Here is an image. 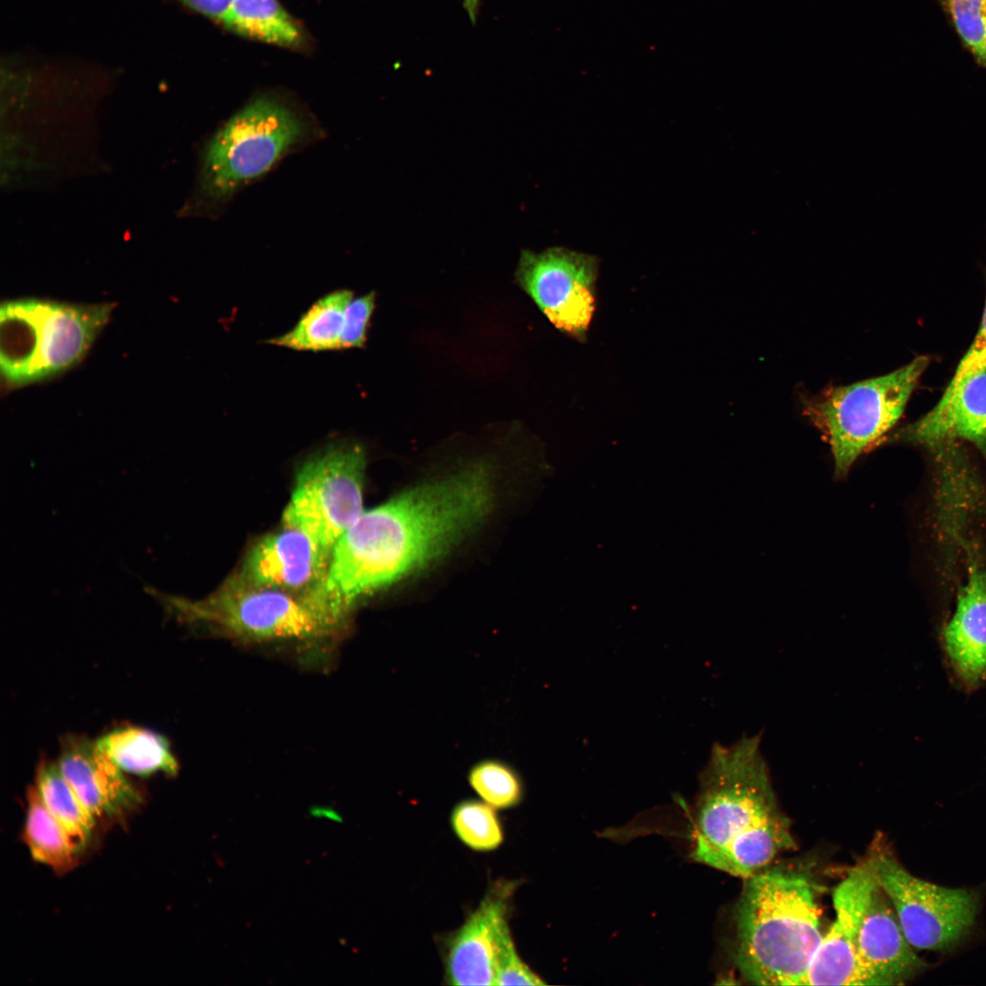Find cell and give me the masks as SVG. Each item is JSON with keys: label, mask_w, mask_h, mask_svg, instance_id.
Instances as JSON below:
<instances>
[{"label": "cell", "mask_w": 986, "mask_h": 986, "mask_svg": "<svg viewBox=\"0 0 986 986\" xmlns=\"http://www.w3.org/2000/svg\"><path fill=\"white\" fill-rule=\"evenodd\" d=\"M494 499L493 467L478 462L363 511L336 542L313 592L347 614L357 599L446 554L487 518Z\"/></svg>", "instance_id": "cell-1"}, {"label": "cell", "mask_w": 986, "mask_h": 986, "mask_svg": "<svg viewBox=\"0 0 986 986\" xmlns=\"http://www.w3.org/2000/svg\"><path fill=\"white\" fill-rule=\"evenodd\" d=\"M695 811L692 857L734 876L749 878L796 846L760 735L713 747Z\"/></svg>", "instance_id": "cell-2"}, {"label": "cell", "mask_w": 986, "mask_h": 986, "mask_svg": "<svg viewBox=\"0 0 986 986\" xmlns=\"http://www.w3.org/2000/svg\"><path fill=\"white\" fill-rule=\"evenodd\" d=\"M745 880L735 913L740 973L755 985H807L823 937L813 883L800 873L764 869Z\"/></svg>", "instance_id": "cell-3"}, {"label": "cell", "mask_w": 986, "mask_h": 986, "mask_svg": "<svg viewBox=\"0 0 986 986\" xmlns=\"http://www.w3.org/2000/svg\"><path fill=\"white\" fill-rule=\"evenodd\" d=\"M110 303L80 305L39 299L0 309V370L7 388L49 379L78 364L109 320Z\"/></svg>", "instance_id": "cell-4"}, {"label": "cell", "mask_w": 986, "mask_h": 986, "mask_svg": "<svg viewBox=\"0 0 986 986\" xmlns=\"http://www.w3.org/2000/svg\"><path fill=\"white\" fill-rule=\"evenodd\" d=\"M928 361L917 357L889 373L802 396V414L829 445L836 477H845L897 423Z\"/></svg>", "instance_id": "cell-5"}, {"label": "cell", "mask_w": 986, "mask_h": 986, "mask_svg": "<svg viewBox=\"0 0 986 986\" xmlns=\"http://www.w3.org/2000/svg\"><path fill=\"white\" fill-rule=\"evenodd\" d=\"M309 132L306 118L277 94L251 99L213 136L203 159L202 192L220 202L267 173Z\"/></svg>", "instance_id": "cell-6"}, {"label": "cell", "mask_w": 986, "mask_h": 986, "mask_svg": "<svg viewBox=\"0 0 986 986\" xmlns=\"http://www.w3.org/2000/svg\"><path fill=\"white\" fill-rule=\"evenodd\" d=\"M182 609L188 620L244 642L320 639L336 635L344 624L309 592L295 595L246 584H231Z\"/></svg>", "instance_id": "cell-7"}, {"label": "cell", "mask_w": 986, "mask_h": 986, "mask_svg": "<svg viewBox=\"0 0 986 986\" xmlns=\"http://www.w3.org/2000/svg\"><path fill=\"white\" fill-rule=\"evenodd\" d=\"M365 452L355 443H335L299 469L285 509L286 527L308 535L326 552L362 511Z\"/></svg>", "instance_id": "cell-8"}, {"label": "cell", "mask_w": 986, "mask_h": 986, "mask_svg": "<svg viewBox=\"0 0 986 986\" xmlns=\"http://www.w3.org/2000/svg\"><path fill=\"white\" fill-rule=\"evenodd\" d=\"M877 882L897 914L904 935L918 950L946 952L973 928L977 893L926 881L910 874L884 845L872 848Z\"/></svg>", "instance_id": "cell-9"}, {"label": "cell", "mask_w": 986, "mask_h": 986, "mask_svg": "<svg viewBox=\"0 0 986 986\" xmlns=\"http://www.w3.org/2000/svg\"><path fill=\"white\" fill-rule=\"evenodd\" d=\"M599 265L596 256L562 246L522 250L516 278L557 330L583 341L596 308Z\"/></svg>", "instance_id": "cell-10"}, {"label": "cell", "mask_w": 986, "mask_h": 986, "mask_svg": "<svg viewBox=\"0 0 986 986\" xmlns=\"http://www.w3.org/2000/svg\"><path fill=\"white\" fill-rule=\"evenodd\" d=\"M876 885V863L870 852L834 890L835 918L811 963L807 985L858 986L856 940Z\"/></svg>", "instance_id": "cell-11"}, {"label": "cell", "mask_w": 986, "mask_h": 986, "mask_svg": "<svg viewBox=\"0 0 986 986\" xmlns=\"http://www.w3.org/2000/svg\"><path fill=\"white\" fill-rule=\"evenodd\" d=\"M858 986L901 985L927 968L906 939L878 882L865 908L856 940Z\"/></svg>", "instance_id": "cell-12"}, {"label": "cell", "mask_w": 986, "mask_h": 986, "mask_svg": "<svg viewBox=\"0 0 986 986\" xmlns=\"http://www.w3.org/2000/svg\"><path fill=\"white\" fill-rule=\"evenodd\" d=\"M330 554L302 531L286 530L268 535L249 551L243 584L286 592L312 589L324 577Z\"/></svg>", "instance_id": "cell-13"}, {"label": "cell", "mask_w": 986, "mask_h": 986, "mask_svg": "<svg viewBox=\"0 0 986 986\" xmlns=\"http://www.w3.org/2000/svg\"><path fill=\"white\" fill-rule=\"evenodd\" d=\"M58 767L95 817L120 813L140 802L138 792L97 742L75 736L67 738Z\"/></svg>", "instance_id": "cell-14"}, {"label": "cell", "mask_w": 986, "mask_h": 986, "mask_svg": "<svg viewBox=\"0 0 986 986\" xmlns=\"http://www.w3.org/2000/svg\"><path fill=\"white\" fill-rule=\"evenodd\" d=\"M512 885L494 890L481 901L452 937L446 958V977L453 985H496V939L507 917Z\"/></svg>", "instance_id": "cell-15"}, {"label": "cell", "mask_w": 986, "mask_h": 986, "mask_svg": "<svg viewBox=\"0 0 986 986\" xmlns=\"http://www.w3.org/2000/svg\"><path fill=\"white\" fill-rule=\"evenodd\" d=\"M895 438L934 446L954 438L986 453V369L968 378L946 402L902 428Z\"/></svg>", "instance_id": "cell-16"}, {"label": "cell", "mask_w": 986, "mask_h": 986, "mask_svg": "<svg viewBox=\"0 0 986 986\" xmlns=\"http://www.w3.org/2000/svg\"><path fill=\"white\" fill-rule=\"evenodd\" d=\"M944 645L959 678L970 689L986 678V575L973 563L956 613L944 631Z\"/></svg>", "instance_id": "cell-17"}, {"label": "cell", "mask_w": 986, "mask_h": 986, "mask_svg": "<svg viewBox=\"0 0 986 986\" xmlns=\"http://www.w3.org/2000/svg\"><path fill=\"white\" fill-rule=\"evenodd\" d=\"M223 28L240 37L290 51L308 52L312 38L279 0H233Z\"/></svg>", "instance_id": "cell-18"}, {"label": "cell", "mask_w": 986, "mask_h": 986, "mask_svg": "<svg viewBox=\"0 0 986 986\" xmlns=\"http://www.w3.org/2000/svg\"><path fill=\"white\" fill-rule=\"evenodd\" d=\"M354 297L341 288L318 299L288 331L267 341L269 344L299 351L342 350L345 310Z\"/></svg>", "instance_id": "cell-19"}, {"label": "cell", "mask_w": 986, "mask_h": 986, "mask_svg": "<svg viewBox=\"0 0 986 986\" xmlns=\"http://www.w3.org/2000/svg\"><path fill=\"white\" fill-rule=\"evenodd\" d=\"M96 742L126 772L138 776L156 772L174 775L177 772L178 763L169 742L153 731L123 727L106 733Z\"/></svg>", "instance_id": "cell-20"}, {"label": "cell", "mask_w": 986, "mask_h": 986, "mask_svg": "<svg viewBox=\"0 0 986 986\" xmlns=\"http://www.w3.org/2000/svg\"><path fill=\"white\" fill-rule=\"evenodd\" d=\"M25 838L32 857L52 869L65 871L81 850L42 802L37 788L28 794Z\"/></svg>", "instance_id": "cell-21"}, {"label": "cell", "mask_w": 986, "mask_h": 986, "mask_svg": "<svg viewBox=\"0 0 986 986\" xmlns=\"http://www.w3.org/2000/svg\"><path fill=\"white\" fill-rule=\"evenodd\" d=\"M36 788L45 806L82 851L89 840L96 817L78 797L58 764L44 763L38 769Z\"/></svg>", "instance_id": "cell-22"}, {"label": "cell", "mask_w": 986, "mask_h": 986, "mask_svg": "<svg viewBox=\"0 0 986 986\" xmlns=\"http://www.w3.org/2000/svg\"><path fill=\"white\" fill-rule=\"evenodd\" d=\"M451 824L458 838L477 851H490L503 842V830L494 807L476 800L456 804Z\"/></svg>", "instance_id": "cell-23"}, {"label": "cell", "mask_w": 986, "mask_h": 986, "mask_svg": "<svg viewBox=\"0 0 986 986\" xmlns=\"http://www.w3.org/2000/svg\"><path fill=\"white\" fill-rule=\"evenodd\" d=\"M467 778L481 800L494 808L513 807L522 798L523 787L519 776L502 760H480L469 770Z\"/></svg>", "instance_id": "cell-24"}, {"label": "cell", "mask_w": 986, "mask_h": 986, "mask_svg": "<svg viewBox=\"0 0 986 986\" xmlns=\"http://www.w3.org/2000/svg\"><path fill=\"white\" fill-rule=\"evenodd\" d=\"M976 62L986 68V0H938Z\"/></svg>", "instance_id": "cell-25"}, {"label": "cell", "mask_w": 986, "mask_h": 986, "mask_svg": "<svg viewBox=\"0 0 986 986\" xmlns=\"http://www.w3.org/2000/svg\"><path fill=\"white\" fill-rule=\"evenodd\" d=\"M496 985H543L541 980L522 961L514 946L507 918L498 926L496 939Z\"/></svg>", "instance_id": "cell-26"}, {"label": "cell", "mask_w": 986, "mask_h": 986, "mask_svg": "<svg viewBox=\"0 0 986 986\" xmlns=\"http://www.w3.org/2000/svg\"><path fill=\"white\" fill-rule=\"evenodd\" d=\"M375 300L372 291L351 299L345 310L342 350L364 347Z\"/></svg>", "instance_id": "cell-27"}, {"label": "cell", "mask_w": 986, "mask_h": 986, "mask_svg": "<svg viewBox=\"0 0 986 986\" xmlns=\"http://www.w3.org/2000/svg\"><path fill=\"white\" fill-rule=\"evenodd\" d=\"M986 369V301L978 332L939 402L949 400L970 376Z\"/></svg>", "instance_id": "cell-28"}, {"label": "cell", "mask_w": 986, "mask_h": 986, "mask_svg": "<svg viewBox=\"0 0 986 986\" xmlns=\"http://www.w3.org/2000/svg\"><path fill=\"white\" fill-rule=\"evenodd\" d=\"M185 7L221 25L233 0H176Z\"/></svg>", "instance_id": "cell-29"}, {"label": "cell", "mask_w": 986, "mask_h": 986, "mask_svg": "<svg viewBox=\"0 0 986 986\" xmlns=\"http://www.w3.org/2000/svg\"><path fill=\"white\" fill-rule=\"evenodd\" d=\"M462 2L470 20L475 22L480 0H462Z\"/></svg>", "instance_id": "cell-30"}, {"label": "cell", "mask_w": 986, "mask_h": 986, "mask_svg": "<svg viewBox=\"0 0 986 986\" xmlns=\"http://www.w3.org/2000/svg\"><path fill=\"white\" fill-rule=\"evenodd\" d=\"M985 53H986V39H985Z\"/></svg>", "instance_id": "cell-31"}]
</instances>
